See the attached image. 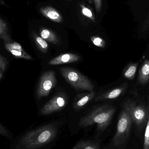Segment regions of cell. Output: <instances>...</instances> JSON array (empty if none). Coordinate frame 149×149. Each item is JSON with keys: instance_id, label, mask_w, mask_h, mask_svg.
<instances>
[{"instance_id": "cell-9", "label": "cell", "mask_w": 149, "mask_h": 149, "mask_svg": "<svg viewBox=\"0 0 149 149\" xmlns=\"http://www.w3.org/2000/svg\"><path fill=\"white\" fill-rule=\"evenodd\" d=\"M80 58L74 53H67L61 54L50 60L49 64L55 65L76 63L79 61Z\"/></svg>"}, {"instance_id": "cell-12", "label": "cell", "mask_w": 149, "mask_h": 149, "mask_svg": "<svg viewBox=\"0 0 149 149\" xmlns=\"http://www.w3.org/2000/svg\"><path fill=\"white\" fill-rule=\"evenodd\" d=\"M139 82L142 85L147 84L149 81V60H146L143 64L139 71Z\"/></svg>"}, {"instance_id": "cell-2", "label": "cell", "mask_w": 149, "mask_h": 149, "mask_svg": "<svg viewBox=\"0 0 149 149\" xmlns=\"http://www.w3.org/2000/svg\"><path fill=\"white\" fill-rule=\"evenodd\" d=\"M115 112V109L112 106L104 105L98 107L82 117L79 123V126L85 128L96 124L97 130L102 133L110 125Z\"/></svg>"}, {"instance_id": "cell-10", "label": "cell", "mask_w": 149, "mask_h": 149, "mask_svg": "<svg viewBox=\"0 0 149 149\" xmlns=\"http://www.w3.org/2000/svg\"><path fill=\"white\" fill-rule=\"evenodd\" d=\"M40 11L44 16L52 22L57 23L63 22V17L60 13L50 6L42 7L40 8Z\"/></svg>"}, {"instance_id": "cell-19", "label": "cell", "mask_w": 149, "mask_h": 149, "mask_svg": "<svg viewBox=\"0 0 149 149\" xmlns=\"http://www.w3.org/2000/svg\"><path fill=\"white\" fill-rule=\"evenodd\" d=\"M91 40L93 44L97 47L103 48L106 46V42L101 38L98 36H93L91 37Z\"/></svg>"}, {"instance_id": "cell-24", "label": "cell", "mask_w": 149, "mask_h": 149, "mask_svg": "<svg viewBox=\"0 0 149 149\" xmlns=\"http://www.w3.org/2000/svg\"><path fill=\"white\" fill-rule=\"evenodd\" d=\"M95 9L97 13L100 12L102 7V0H93Z\"/></svg>"}, {"instance_id": "cell-23", "label": "cell", "mask_w": 149, "mask_h": 149, "mask_svg": "<svg viewBox=\"0 0 149 149\" xmlns=\"http://www.w3.org/2000/svg\"><path fill=\"white\" fill-rule=\"evenodd\" d=\"M0 134L1 135L7 138H10L12 136L11 133L1 123L0 124Z\"/></svg>"}, {"instance_id": "cell-8", "label": "cell", "mask_w": 149, "mask_h": 149, "mask_svg": "<svg viewBox=\"0 0 149 149\" xmlns=\"http://www.w3.org/2000/svg\"><path fill=\"white\" fill-rule=\"evenodd\" d=\"M5 49L16 58L31 60L32 57L27 53L21 45L16 42L5 43Z\"/></svg>"}, {"instance_id": "cell-5", "label": "cell", "mask_w": 149, "mask_h": 149, "mask_svg": "<svg viewBox=\"0 0 149 149\" xmlns=\"http://www.w3.org/2000/svg\"><path fill=\"white\" fill-rule=\"evenodd\" d=\"M123 108L138 127L141 128L146 125L148 119L149 110L145 106L128 100L124 102Z\"/></svg>"}, {"instance_id": "cell-13", "label": "cell", "mask_w": 149, "mask_h": 149, "mask_svg": "<svg viewBox=\"0 0 149 149\" xmlns=\"http://www.w3.org/2000/svg\"><path fill=\"white\" fill-rule=\"evenodd\" d=\"M40 36L46 41L50 42L52 43L58 44L59 40L57 35L52 31L49 29L43 28L40 30Z\"/></svg>"}, {"instance_id": "cell-16", "label": "cell", "mask_w": 149, "mask_h": 149, "mask_svg": "<svg viewBox=\"0 0 149 149\" xmlns=\"http://www.w3.org/2000/svg\"><path fill=\"white\" fill-rule=\"evenodd\" d=\"M0 38L4 41L5 43L12 42L8 32L7 24L1 18L0 19Z\"/></svg>"}, {"instance_id": "cell-7", "label": "cell", "mask_w": 149, "mask_h": 149, "mask_svg": "<svg viewBox=\"0 0 149 149\" xmlns=\"http://www.w3.org/2000/svg\"><path fill=\"white\" fill-rule=\"evenodd\" d=\"M67 102V98L64 95H57L45 105L39 113L41 115H48L62 110L66 106Z\"/></svg>"}, {"instance_id": "cell-22", "label": "cell", "mask_w": 149, "mask_h": 149, "mask_svg": "<svg viewBox=\"0 0 149 149\" xmlns=\"http://www.w3.org/2000/svg\"><path fill=\"white\" fill-rule=\"evenodd\" d=\"M143 149H149V115L148 119L146 125L143 141Z\"/></svg>"}, {"instance_id": "cell-18", "label": "cell", "mask_w": 149, "mask_h": 149, "mask_svg": "<svg viewBox=\"0 0 149 149\" xmlns=\"http://www.w3.org/2000/svg\"><path fill=\"white\" fill-rule=\"evenodd\" d=\"M138 63H132L130 64L124 72V75L125 78L129 80L134 79L138 67Z\"/></svg>"}, {"instance_id": "cell-21", "label": "cell", "mask_w": 149, "mask_h": 149, "mask_svg": "<svg viewBox=\"0 0 149 149\" xmlns=\"http://www.w3.org/2000/svg\"><path fill=\"white\" fill-rule=\"evenodd\" d=\"M80 6H81L82 14L85 16L88 17L93 22H95V17L92 10L83 4H81Z\"/></svg>"}, {"instance_id": "cell-26", "label": "cell", "mask_w": 149, "mask_h": 149, "mask_svg": "<svg viewBox=\"0 0 149 149\" xmlns=\"http://www.w3.org/2000/svg\"><path fill=\"white\" fill-rule=\"evenodd\" d=\"M87 1L90 3H92L93 2V0H87Z\"/></svg>"}, {"instance_id": "cell-14", "label": "cell", "mask_w": 149, "mask_h": 149, "mask_svg": "<svg viewBox=\"0 0 149 149\" xmlns=\"http://www.w3.org/2000/svg\"><path fill=\"white\" fill-rule=\"evenodd\" d=\"M32 37L38 49L42 52L46 53L49 47V45L46 41L35 32L32 33Z\"/></svg>"}, {"instance_id": "cell-20", "label": "cell", "mask_w": 149, "mask_h": 149, "mask_svg": "<svg viewBox=\"0 0 149 149\" xmlns=\"http://www.w3.org/2000/svg\"><path fill=\"white\" fill-rule=\"evenodd\" d=\"M8 65V61L5 57L1 55L0 56V80H1L5 71L7 65Z\"/></svg>"}, {"instance_id": "cell-11", "label": "cell", "mask_w": 149, "mask_h": 149, "mask_svg": "<svg viewBox=\"0 0 149 149\" xmlns=\"http://www.w3.org/2000/svg\"><path fill=\"white\" fill-rule=\"evenodd\" d=\"M127 88V86H123L116 88L110 91H108L100 95L97 96L95 99L96 101L103 100H112L119 97L121 95L125 92Z\"/></svg>"}, {"instance_id": "cell-6", "label": "cell", "mask_w": 149, "mask_h": 149, "mask_svg": "<svg viewBox=\"0 0 149 149\" xmlns=\"http://www.w3.org/2000/svg\"><path fill=\"white\" fill-rule=\"evenodd\" d=\"M55 72L49 71L45 72L41 76L37 89V97L39 100L47 96L57 83Z\"/></svg>"}, {"instance_id": "cell-15", "label": "cell", "mask_w": 149, "mask_h": 149, "mask_svg": "<svg viewBox=\"0 0 149 149\" xmlns=\"http://www.w3.org/2000/svg\"><path fill=\"white\" fill-rule=\"evenodd\" d=\"M99 143L91 141H82L76 144L72 149H99Z\"/></svg>"}, {"instance_id": "cell-4", "label": "cell", "mask_w": 149, "mask_h": 149, "mask_svg": "<svg viewBox=\"0 0 149 149\" xmlns=\"http://www.w3.org/2000/svg\"><path fill=\"white\" fill-rule=\"evenodd\" d=\"M60 73L66 80L78 90L92 91L94 88L93 84L91 81L78 71L71 68H61Z\"/></svg>"}, {"instance_id": "cell-27", "label": "cell", "mask_w": 149, "mask_h": 149, "mask_svg": "<svg viewBox=\"0 0 149 149\" xmlns=\"http://www.w3.org/2000/svg\"></svg>"}, {"instance_id": "cell-17", "label": "cell", "mask_w": 149, "mask_h": 149, "mask_svg": "<svg viewBox=\"0 0 149 149\" xmlns=\"http://www.w3.org/2000/svg\"><path fill=\"white\" fill-rule=\"evenodd\" d=\"M95 95V93L93 91H91L90 93L86 95L85 96L76 102L74 105V108L76 110H79L85 106L87 102L91 101Z\"/></svg>"}, {"instance_id": "cell-3", "label": "cell", "mask_w": 149, "mask_h": 149, "mask_svg": "<svg viewBox=\"0 0 149 149\" xmlns=\"http://www.w3.org/2000/svg\"><path fill=\"white\" fill-rule=\"evenodd\" d=\"M133 121L129 114L123 109L118 119L116 132L112 141L114 147H122L127 141L131 131Z\"/></svg>"}, {"instance_id": "cell-1", "label": "cell", "mask_w": 149, "mask_h": 149, "mask_svg": "<svg viewBox=\"0 0 149 149\" xmlns=\"http://www.w3.org/2000/svg\"><path fill=\"white\" fill-rule=\"evenodd\" d=\"M57 129L52 124L41 126L24 135L17 145V149H36L50 142L56 137Z\"/></svg>"}, {"instance_id": "cell-25", "label": "cell", "mask_w": 149, "mask_h": 149, "mask_svg": "<svg viewBox=\"0 0 149 149\" xmlns=\"http://www.w3.org/2000/svg\"><path fill=\"white\" fill-rule=\"evenodd\" d=\"M145 24H146V25H148L149 24V12L148 13V16H147V20H146Z\"/></svg>"}]
</instances>
